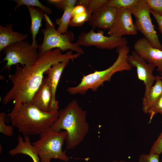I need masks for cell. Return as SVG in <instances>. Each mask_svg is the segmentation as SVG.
Segmentation results:
<instances>
[{"mask_svg": "<svg viewBox=\"0 0 162 162\" xmlns=\"http://www.w3.org/2000/svg\"><path fill=\"white\" fill-rule=\"evenodd\" d=\"M12 23L7 24L5 26H0V51L7 46L16 42L24 41L28 34H22L13 29Z\"/></svg>", "mask_w": 162, "mask_h": 162, "instance_id": "cell-16", "label": "cell"}, {"mask_svg": "<svg viewBox=\"0 0 162 162\" xmlns=\"http://www.w3.org/2000/svg\"><path fill=\"white\" fill-rule=\"evenodd\" d=\"M7 115L4 112L0 113V132L5 136L10 137L14 134L13 127L10 125H7L4 122L5 118Z\"/></svg>", "mask_w": 162, "mask_h": 162, "instance_id": "cell-24", "label": "cell"}, {"mask_svg": "<svg viewBox=\"0 0 162 162\" xmlns=\"http://www.w3.org/2000/svg\"><path fill=\"white\" fill-rule=\"evenodd\" d=\"M133 48L140 56L147 62L157 67V70L162 73V50L152 47L148 40L143 37L138 39Z\"/></svg>", "mask_w": 162, "mask_h": 162, "instance_id": "cell-12", "label": "cell"}, {"mask_svg": "<svg viewBox=\"0 0 162 162\" xmlns=\"http://www.w3.org/2000/svg\"><path fill=\"white\" fill-rule=\"evenodd\" d=\"M88 1L89 0H77L76 5H81L84 7L86 8L88 4Z\"/></svg>", "mask_w": 162, "mask_h": 162, "instance_id": "cell-33", "label": "cell"}, {"mask_svg": "<svg viewBox=\"0 0 162 162\" xmlns=\"http://www.w3.org/2000/svg\"><path fill=\"white\" fill-rule=\"evenodd\" d=\"M160 78L162 80V74H161L160 76H159Z\"/></svg>", "mask_w": 162, "mask_h": 162, "instance_id": "cell-35", "label": "cell"}, {"mask_svg": "<svg viewBox=\"0 0 162 162\" xmlns=\"http://www.w3.org/2000/svg\"><path fill=\"white\" fill-rule=\"evenodd\" d=\"M17 140V145L15 147L9 151V154L14 156L18 154H23L29 156L33 162H40V157L31 143L30 139L28 136H25L24 139L21 136H19Z\"/></svg>", "mask_w": 162, "mask_h": 162, "instance_id": "cell-17", "label": "cell"}, {"mask_svg": "<svg viewBox=\"0 0 162 162\" xmlns=\"http://www.w3.org/2000/svg\"><path fill=\"white\" fill-rule=\"evenodd\" d=\"M116 10L115 21L107 34L120 38L124 35L136 34L137 31L133 22L130 9H116Z\"/></svg>", "mask_w": 162, "mask_h": 162, "instance_id": "cell-11", "label": "cell"}, {"mask_svg": "<svg viewBox=\"0 0 162 162\" xmlns=\"http://www.w3.org/2000/svg\"><path fill=\"white\" fill-rule=\"evenodd\" d=\"M50 128L56 132L66 131V148L74 149L83 141L89 130L86 111L74 100L58 111V118Z\"/></svg>", "mask_w": 162, "mask_h": 162, "instance_id": "cell-2", "label": "cell"}, {"mask_svg": "<svg viewBox=\"0 0 162 162\" xmlns=\"http://www.w3.org/2000/svg\"><path fill=\"white\" fill-rule=\"evenodd\" d=\"M31 104L42 111H54L52 106V95L50 82L47 77L44 78L40 86L34 94Z\"/></svg>", "mask_w": 162, "mask_h": 162, "instance_id": "cell-14", "label": "cell"}, {"mask_svg": "<svg viewBox=\"0 0 162 162\" xmlns=\"http://www.w3.org/2000/svg\"><path fill=\"white\" fill-rule=\"evenodd\" d=\"M76 0H48L49 3L54 4L56 8L64 11L68 8L74 7L76 5Z\"/></svg>", "mask_w": 162, "mask_h": 162, "instance_id": "cell-25", "label": "cell"}, {"mask_svg": "<svg viewBox=\"0 0 162 162\" xmlns=\"http://www.w3.org/2000/svg\"><path fill=\"white\" fill-rule=\"evenodd\" d=\"M155 82L150 89L147 95L142 99V109L145 113L149 110L162 94V80L159 76H156Z\"/></svg>", "mask_w": 162, "mask_h": 162, "instance_id": "cell-19", "label": "cell"}, {"mask_svg": "<svg viewBox=\"0 0 162 162\" xmlns=\"http://www.w3.org/2000/svg\"><path fill=\"white\" fill-rule=\"evenodd\" d=\"M108 0H89L86 9L91 14L106 5Z\"/></svg>", "mask_w": 162, "mask_h": 162, "instance_id": "cell-27", "label": "cell"}, {"mask_svg": "<svg viewBox=\"0 0 162 162\" xmlns=\"http://www.w3.org/2000/svg\"><path fill=\"white\" fill-rule=\"evenodd\" d=\"M31 17V24L30 31L32 34V46L37 49L38 45L36 40L37 35L38 33L40 28L42 26L41 22L44 19L45 13L38 8L31 6H26Z\"/></svg>", "mask_w": 162, "mask_h": 162, "instance_id": "cell-18", "label": "cell"}, {"mask_svg": "<svg viewBox=\"0 0 162 162\" xmlns=\"http://www.w3.org/2000/svg\"><path fill=\"white\" fill-rule=\"evenodd\" d=\"M160 155L157 153L141 154L139 156L138 162H159Z\"/></svg>", "mask_w": 162, "mask_h": 162, "instance_id": "cell-30", "label": "cell"}, {"mask_svg": "<svg viewBox=\"0 0 162 162\" xmlns=\"http://www.w3.org/2000/svg\"><path fill=\"white\" fill-rule=\"evenodd\" d=\"M2 52L5 56L1 62H6L3 69L9 72L13 65L20 64L22 67L28 66L34 63L39 57L37 49L24 40L7 46Z\"/></svg>", "mask_w": 162, "mask_h": 162, "instance_id": "cell-7", "label": "cell"}, {"mask_svg": "<svg viewBox=\"0 0 162 162\" xmlns=\"http://www.w3.org/2000/svg\"><path fill=\"white\" fill-rule=\"evenodd\" d=\"M69 61L68 60L55 63L45 73L49 80L52 95V106L54 111L58 110V101L56 99L58 84L62 72Z\"/></svg>", "mask_w": 162, "mask_h": 162, "instance_id": "cell-15", "label": "cell"}, {"mask_svg": "<svg viewBox=\"0 0 162 162\" xmlns=\"http://www.w3.org/2000/svg\"><path fill=\"white\" fill-rule=\"evenodd\" d=\"M139 0H108L106 5L116 9H130Z\"/></svg>", "mask_w": 162, "mask_h": 162, "instance_id": "cell-22", "label": "cell"}, {"mask_svg": "<svg viewBox=\"0 0 162 162\" xmlns=\"http://www.w3.org/2000/svg\"><path fill=\"white\" fill-rule=\"evenodd\" d=\"M91 15L92 14L86 9L85 12L71 18L69 26L71 27L82 26L85 22L89 21Z\"/></svg>", "mask_w": 162, "mask_h": 162, "instance_id": "cell-23", "label": "cell"}, {"mask_svg": "<svg viewBox=\"0 0 162 162\" xmlns=\"http://www.w3.org/2000/svg\"><path fill=\"white\" fill-rule=\"evenodd\" d=\"M74 7H70L66 9L64 11L61 17L56 20V23L58 26L57 30L60 33L64 34L68 32V27Z\"/></svg>", "mask_w": 162, "mask_h": 162, "instance_id": "cell-20", "label": "cell"}, {"mask_svg": "<svg viewBox=\"0 0 162 162\" xmlns=\"http://www.w3.org/2000/svg\"><path fill=\"white\" fill-rule=\"evenodd\" d=\"M75 43L80 46H94L98 48L112 50L127 45L128 41L125 37L105 36L103 30L95 32L92 29L88 32H82Z\"/></svg>", "mask_w": 162, "mask_h": 162, "instance_id": "cell-9", "label": "cell"}, {"mask_svg": "<svg viewBox=\"0 0 162 162\" xmlns=\"http://www.w3.org/2000/svg\"><path fill=\"white\" fill-rule=\"evenodd\" d=\"M12 1L16 3V6L14 8V10H16L22 5L36 7L42 10L45 13L50 15L52 14L51 9L41 4L38 0H13Z\"/></svg>", "mask_w": 162, "mask_h": 162, "instance_id": "cell-21", "label": "cell"}, {"mask_svg": "<svg viewBox=\"0 0 162 162\" xmlns=\"http://www.w3.org/2000/svg\"><path fill=\"white\" fill-rule=\"evenodd\" d=\"M59 48L47 51L39 56L32 64L24 67L16 65L14 73L9 74L8 78L12 86L3 99V104L6 105L11 101L13 107L6 117L10 119L15 115L21 105L31 104L32 98L41 84L45 72L54 64L68 60L76 59L80 56L73 54L71 51L65 54Z\"/></svg>", "mask_w": 162, "mask_h": 162, "instance_id": "cell-1", "label": "cell"}, {"mask_svg": "<svg viewBox=\"0 0 162 162\" xmlns=\"http://www.w3.org/2000/svg\"><path fill=\"white\" fill-rule=\"evenodd\" d=\"M161 162H162V160H161Z\"/></svg>", "mask_w": 162, "mask_h": 162, "instance_id": "cell-37", "label": "cell"}, {"mask_svg": "<svg viewBox=\"0 0 162 162\" xmlns=\"http://www.w3.org/2000/svg\"><path fill=\"white\" fill-rule=\"evenodd\" d=\"M127 162L125 161H124V160H120L119 161H116V160L112 161V162Z\"/></svg>", "mask_w": 162, "mask_h": 162, "instance_id": "cell-34", "label": "cell"}, {"mask_svg": "<svg viewBox=\"0 0 162 162\" xmlns=\"http://www.w3.org/2000/svg\"><path fill=\"white\" fill-rule=\"evenodd\" d=\"M150 8L153 12L162 16V0H146Z\"/></svg>", "mask_w": 162, "mask_h": 162, "instance_id": "cell-28", "label": "cell"}, {"mask_svg": "<svg viewBox=\"0 0 162 162\" xmlns=\"http://www.w3.org/2000/svg\"><path fill=\"white\" fill-rule=\"evenodd\" d=\"M158 113L162 116V94L152 106L148 113L149 116V122H151L154 115Z\"/></svg>", "mask_w": 162, "mask_h": 162, "instance_id": "cell-26", "label": "cell"}, {"mask_svg": "<svg viewBox=\"0 0 162 162\" xmlns=\"http://www.w3.org/2000/svg\"><path fill=\"white\" fill-rule=\"evenodd\" d=\"M116 11V9L106 5L92 14L89 24L93 29L109 30L115 21Z\"/></svg>", "mask_w": 162, "mask_h": 162, "instance_id": "cell-13", "label": "cell"}, {"mask_svg": "<svg viewBox=\"0 0 162 162\" xmlns=\"http://www.w3.org/2000/svg\"><path fill=\"white\" fill-rule=\"evenodd\" d=\"M58 110L46 112L31 104H22L11 119L12 125L25 136L40 135L57 119Z\"/></svg>", "mask_w": 162, "mask_h": 162, "instance_id": "cell-3", "label": "cell"}, {"mask_svg": "<svg viewBox=\"0 0 162 162\" xmlns=\"http://www.w3.org/2000/svg\"><path fill=\"white\" fill-rule=\"evenodd\" d=\"M150 13L155 19L158 26V28L162 36V16L157 14L151 10Z\"/></svg>", "mask_w": 162, "mask_h": 162, "instance_id": "cell-31", "label": "cell"}, {"mask_svg": "<svg viewBox=\"0 0 162 162\" xmlns=\"http://www.w3.org/2000/svg\"><path fill=\"white\" fill-rule=\"evenodd\" d=\"M127 60L132 67L136 68L138 79L143 82L145 85L144 96H146L155 80L156 76L153 74L155 66L147 62L135 51L128 55Z\"/></svg>", "mask_w": 162, "mask_h": 162, "instance_id": "cell-10", "label": "cell"}, {"mask_svg": "<svg viewBox=\"0 0 162 162\" xmlns=\"http://www.w3.org/2000/svg\"><path fill=\"white\" fill-rule=\"evenodd\" d=\"M67 136L65 130L56 132L51 128L40 135V139L32 143L40 157V162L50 161L52 159L65 161L69 157L62 149Z\"/></svg>", "mask_w": 162, "mask_h": 162, "instance_id": "cell-5", "label": "cell"}, {"mask_svg": "<svg viewBox=\"0 0 162 162\" xmlns=\"http://www.w3.org/2000/svg\"><path fill=\"white\" fill-rule=\"evenodd\" d=\"M162 152V131L157 140L153 142L149 151L150 154H160Z\"/></svg>", "mask_w": 162, "mask_h": 162, "instance_id": "cell-29", "label": "cell"}, {"mask_svg": "<svg viewBox=\"0 0 162 162\" xmlns=\"http://www.w3.org/2000/svg\"><path fill=\"white\" fill-rule=\"evenodd\" d=\"M116 50L117 58L113 64L107 68L84 76L76 86L68 87L67 91L71 95H83L89 90L95 92L103 85L105 82L110 81L112 77L118 72L131 70L132 67L127 60L130 47L127 45L118 47Z\"/></svg>", "mask_w": 162, "mask_h": 162, "instance_id": "cell-4", "label": "cell"}, {"mask_svg": "<svg viewBox=\"0 0 162 162\" xmlns=\"http://www.w3.org/2000/svg\"><path fill=\"white\" fill-rule=\"evenodd\" d=\"M45 162H50V161H47Z\"/></svg>", "mask_w": 162, "mask_h": 162, "instance_id": "cell-36", "label": "cell"}, {"mask_svg": "<svg viewBox=\"0 0 162 162\" xmlns=\"http://www.w3.org/2000/svg\"><path fill=\"white\" fill-rule=\"evenodd\" d=\"M44 19L46 28L41 30L44 35V39L41 44L38 45L39 56L53 48L60 49L62 51L70 50L80 55L84 54L83 49L80 46L76 43H72L74 40L72 32L68 31L62 34L58 32L55 28L53 23L45 13Z\"/></svg>", "mask_w": 162, "mask_h": 162, "instance_id": "cell-6", "label": "cell"}, {"mask_svg": "<svg viewBox=\"0 0 162 162\" xmlns=\"http://www.w3.org/2000/svg\"><path fill=\"white\" fill-rule=\"evenodd\" d=\"M86 11V8L84 7L81 5H76L73 10L71 18L75 16L83 13Z\"/></svg>", "mask_w": 162, "mask_h": 162, "instance_id": "cell-32", "label": "cell"}, {"mask_svg": "<svg viewBox=\"0 0 162 162\" xmlns=\"http://www.w3.org/2000/svg\"><path fill=\"white\" fill-rule=\"evenodd\" d=\"M135 19L134 25L154 48L162 50L161 44L150 16L151 9L146 0H139L130 8Z\"/></svg>", "mask_w": 162, "mask_h": 162, "instance_id": "cell-8", "label": "cell"}]
</instances>
